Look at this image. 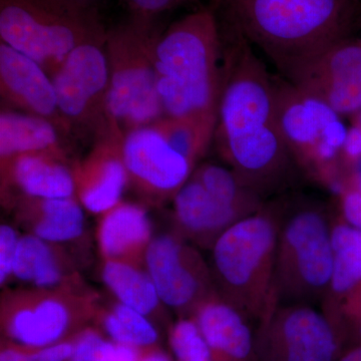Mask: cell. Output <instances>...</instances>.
Segmentation results:
<instances>
[{
  "label": "cell",
  "mask_w": 361,
  "mask_h": 361,
  "mask_svg": "<svg viewBox=\"0 0 361 361\" xmlns=\"http://www.w3.org/2000/svg\"><path fill=\"white\" fill-rule=\"evenodd\" d=\"M75 1L80 2V4H85V6H92V4L94 1V0H75Z\"/></svg>",
  "instance_id": "74e56055"
},
{
  "label": "cell",
  "mask_w": 361,
  "mask_h": 361,
  "mask_svg": "<svg viewBox=\"0 0 361 361\" xmlns=\"http://www.w3.org/2000/svg\"><path fill=\"white\" fill-rule=\"evenodd\" d=\"M153 238L151 218L141 204L121 201L99 216L97 241L102 260L145 263Z\"/></svg>",
  "instance_id": "ffe728a7"
},
{
  "label": "cell",
  "mask_w": 361,
  "mask_h": 361,
  "mask_svg": "<svg viewBox=\"0 0 361 361\" xmlns=\"http://www.w3.org/2000/svg\"><path fill=\"white\" fill-rule=\"evenodd\" d=\"M102 282L116 300L156 320L165 317L166 310L145 263L102 260Z\"/></svg>",
  "instance_id": "cb8c5ba5"
},
{
  "label": "cell",
  "mask_w": 361,
  "mask_h": 361,
  "mask_svg": "<svg viewBox=\"0 0 361 361\" xmlns=\"http://www.w3.org/2000/svg\"><path fill=\"white\" fill-rule=\"evenodd\" d=\"M216 14L200 9L173 23L157 37L155 63L164 115L215 130L224 66Z\"/></svg>",
  "instance_id": "3957f363"
},
{
  "label": "cell",
  "mask_w": 361,
  "mask_h": 361,
  "mask_svg": "<svg viewBox=\"0 0 361 361\" xmlns=\"http://www.w3.org/2000/svg\"><path fill=\"white\" fill-rule=\"evenodd\" d=\"M56 123L42 116L2 109L0 113V163L20 155L51 153L66 156Z\"/></svg>",
  "instance_id": "603a6c76"
},
{
  "label": "cell",
  "mask_w": 361,
  "mask_h": 361,
  "mask_svg": "<svg viewBox=\"0 0 361 361\" xmlns=\"http://www.w3.org/2000/svg\"><path fill=\"white\" fill-rule=\"evenodd\" d=\"M139 361H174V360L172 355H169L158 345L155 348L144 349Z\"/></svg>",
  "instance_id": "d590c367"
},
{
  "label": "cell",
  "mask_w": 361,
  "mask_h": 361,
  "mask_svg": "<svg viewBox=\"0 0 361 361\" xmlns=\"http://www.w3.org/2000/svg\"><path fill=\"white\" fill-rule=\"evenodd\" d=\"M168 341L174 361H214L211 349L192 317H180L171 323Z\"/></svg>",
  "instance_id": "f1b7e54d"
},
{
  "label": "cell",
  "mask_w": 361,
  "mask_h": 361,
  "mask_svg": "<svg viewBox=\"0 0 361 361\" xmlns=\"http://www.w3.org/2000/svg\"><path fill=\"white\" fill-rule=\"evenodd\" d=\"M157 37L153 20L135 16L106 32L109 115L115 130L123 135L165 116L158 92Z\"/></svg>",
  "instance_id": "52a82bcc"
},
{
  "label": "cell",
  "mask_w": 361,
  "mask_h": 361,
  "mask_svg": "<svg viewBox=\"0 0 361 361\" xmlns=\"http://www.w3.org/2000/svg\"><path fill=\"white\" fill-rule=\"evenodd\" d=\"M20 234L13 226H0V285L6 286L11 279L13 266L18 243Z\"/></svg>",
  "instance_id": "d6a6232c"
},
{
  "label": "cell",
  "mask_w": 361,
  "mask_h": 361,
  "mask_svg": "<svg viewBox=\"0 0 361 361\" xmlns=\"http://www.w3.org/2000/svg\"><path fill=\"white\" fill-rule=\"evenodd\" d=\"M355 116H357V118H358L357 127H356V128H358V129L361 130V111L360 114H357V115H356Z\"/></svg>",
  "instance_id": "f35d334b"
},
{
  "label": "cell",
  "mask_w": 361,
  "mask_h": 361,
  "mask_svg": "<svg viewBox=\"0 0 361 361\" xmlns=\"http://www.w3.org/2000/svg\"><path fill=\"white\" fill-rule=\"evenodd\" d=\"M274 82L280 130L301 174L327 187H341L342 149L348 133L326 104L283 80Z\"/></svg>",
  "instance_id": "9c48e42d"
},
{
  "label": "cell",
  "mask_w": 361,
  "mask_h": 361,
  "mask_svg": "<svg viewBox=\"0 0 361 361\" xmlns=\"http://www.w3.org/2000/svg\"><path fill=\"white\" fill-rule=\"evenodd\" d=\"M346 348L322 308L278 304L257 323L254 361H336Z\"/></svg>",
  "instance_id": "8fae6325"
},
{
  "label": "cell",
  "mask_w": 361,
  "mask_h": 361,
  "mask_svg": "<svg viewBox=\"0 0 361 361\" xmlns=\"http://www.w3.org/2000/svg\"><path fill=\"white\" fill-rule=\"evenodd\" d=\"M193 176L216 198L244 215L255 213L267 202L246 187L229 167L206 163L195 169Z\"/></svg>",
  "instance_id": "4316f807"
},
{
  "label": "cell",
  "mask_w": 361,
  "mask_h": 361,
  "mask_svg": "<svg viewBox=\"0 0 361 361\" xmlns=\"http://www.w3.org/2000/svg\"><path fill=\"white\" fill-rule=\"evenodd\" d=\"M214 139L221 157L246 187L267 201L301 174L285 144L274 82L251 44L231 21Z\"/></svg>",
  "instance_id": "6da1fadb"
},
{
  "label": "cell",
  "mask_w": 361,
  "mask_h": 361,
  "mask_svg": "<svg viewBox=\"0 0 361 361\" xmlns=\"http://www.w3.org/2000/svg\"><path fill=\"white\" fill-rule=\"evenodd\" d=\"M174 231L198 248L210 250L218 237L246 217L211 194L192 174L173 199Z\"/></svg>",
  "instance_id": "ac0fdd59"
},
{
  "label": "cell",
  "mask_w": 361,
  "mask_h": 361,
  "mask_svg": "<svg viewBox=\"0 0 361 361\" xmlns=\"http://www.w3.org/2000/svg\"><path fill=\"white\" fill-rule=\"evenodd\" d=\"M327 316L341 330L348 348L361 341V284Z\"/></svg>",
  "instance_id": "f546056e"
},
{
  "label": "cell",
  "mask_w": 361,
  "mask_h": 361,
  "mask_svg": "<svg viewBox=\"0 0 361 361\" xmlns=\"http://www.w3.org/2000/svg\"><path fill=\"white\" fill-rule=\"evenodd\" d=\"M0 94L6 109L47 118L66 133L49 73L37 61L2 42Z\"/></svg>",
  "instance_id": "e0dca14e"
},
{
  "label": "cell",
  "mask_w": 361,
  "mask_h": 361,
  "mask_svg": "<svg viewBox=\"0 0 361 361\" xmlns=\"http://www.w3.org/2000/svg\"><path fill=\"white\" fill-rule=\"evenodd\" d=\"M84 207L75 197L68 198H21L11 210L20 227L51 243L77 241L84 236Z\"/></svg>",
  "instance_id": "44dd1931"
},
{
  "label": "cell",
  "mask_w": 361,
  "mask_h": 361,
  "mask_svg": "<svg viewBox=\"0 0 361 361\" xmlns=\"http://www.w3.org/2000/svg\"><path fill=\"white\" fill-rule=\"evenodd\" d=\"M122 157L128 187L152 205L173 200L196 169L153 125L123 135Z\"/></svg>",
  "instance_id": "4fadbf2b"
},
{
  "label": "cell",
  "mask_w": 361,
  "mask_h": 361,
  "mask_svg": "<svg viewBox=\"0 0 361 361\" xmlns=\"http://www.w3.org/2000/svg\"><path fill=\"white\" fill-rule=\"evenodd\" d=\"M94 322L111 341L142 350L155 348L160 341L153 320L116 299L103 301L101 298Z\"/></svg>",
  "instance_id": "484cf974"
},
{
  "label": "cell",
  "mask_w": 361,
  "mask_h": 361,
  "mask_svg": "<svg viewBox=\"0 0 361 361\" xmlns=\"http://www.w3.org/2000/svg\"><path fill=\"white\" fill-rule=\"evenodd\" d=\"M1 202L11 210L21 198L75 196L73 165L68 157L51 153L25 154L0 163Z\"/></svg>",
  "instance_id": "2e32d148"
},
{
  "label": "cell",
  "mask_w": 361,
  "mask_h": 361,
  "mask_svg": "<svg viewBox=\"0 0 361 361\" xmlns=\"http://www.w3.org/2000/svg\"><path fill=\"white\" fill-rule=\"evenodd\" d=\"M73 350V339L42 348H23L2 341L0 361H68Z\"/></svg>",
  "instance_id": "4dcf8cb0"
},
{
  "label": "cell",
  "mask_w": 361,
  "mask_h": 361,
  "mask_svg": "<svg viewBox=\"0 0 361 361\" xmlns=\"http://www.w3.org/2000/svg\"><path fill=\"white\" fill-rule=\"evenodd\" d=\"M28 287L54 288L84 281L63 245L25 234L20 237L11 279Z\"/></svg>",
  "instance_id": "7402d4cb"
},
{
  "label": "cell",
  "mask_w": 361,
  "mask_h": 361,
  "mask_svg": "<svg viewBox=\"0 0 361 361\" xmlns=\"http://www.w3.org/2000/svg\"><path fill=\"white\" fill-rule=\"evenodd\" d=\"M228 18L291 82L323 52L353 37L361 0H224Z\"/></svg>",
  "instance_id": "7a4b0ae2"
},
{
  "label": "cell",
  "mask_w": 361,
  "mask_h": 361,
  "mask_svg": "<svg viewBox=\"0 0 361 361\" xmlns=\"http://www.w3.org/2000/svg\"><path fill=\"white\" fill-rule=\"evenodd\" d=\"M106 35L92 6L75 0H0L1 42L51 78L73 49Z\"/></svg>",
  "instance_id": "8992f818"
},
{
  "label": "cell",
  "mask_w": 361,
  "mask_h": 361,
  "mask_svg": "<svg viewBox=\"0 0 361 361\" xmlns=\"http://www.w3.org/2000/svg\"><path fill=\"white\" fill-rule=\"evenodd\" d=\"M190 317L200 329L214 361H254L251 320L217 293L199 304Z\"/></svg>",
  "instance_id": "d6986e66"
},
{
  "label": "cell",
  "mask_w": 361,
  "mask_h": 361,
  "mask_svg": "<svg viewBox=\"0 0 361 361\" xmlns=\"http://www.w3.org/2000/svg\"><path fill=\"white\" fill-rule=\"evenodd\" d=\"M334 270L329 292L322 305L331 314L341 301L361 284V230L344 222L339 216L332 222Z\"/></svg>",
  "instance_id": "d4e9b609"
},
{
  "label": "cell",
  "mask_w": 361,
  "mask_h": 361,
  "mask_svg": "<svg viewBox=\"0 0 361 361\" xmlns=\"http://www.w3.org/2000/svg\"><path fill=\"white\" fill-rule=\"evenodd\" d=\"M282 201L275 264L276 305L306 304L322 307L334 270V217L322 202Z\"/></svg>",
  "instance_id": "5b68a950"
},
{
  "label": "cell",
  "mask_w": 361,
  "mask_h": 361,
  "mask_svg": "<svg viewBox=\"0 0 361 361\" xmlns=\"http://www.w3.org/2000/svg\"><path fill=\"white\" fill-rule=\"evenodd\" d=\"M106 37L73 49L51 77L66 134L90 137L94 142L122 134L115 130L109 115Z\"/></svg>",
  "instance_id": "30bf717a"
},
{
  "label": "cell",
  "mask_w": 361,
  "mask_h": 361,
  "mask_svg": "<svg viewBox=\"0 0 361 361\" xmlns=\"http://www.w3.org/2000/svg\"><path fill=\"white\" fill-rule=\"evenodd\" d=\"M336 361H361V341L344 349Z\"/></svg>",
  "instance_id": "8d00e7d4"
},
{
  "label": "cell",
  "mask_w": 361,
  "mask_h": 361,
  "mask_svg": "<svg viewBox=\"0 0 361 361\" xmlns=\"http://www.w3.org/2000/svg\"><path fill=\"white\" fill-rule=\"evenodd\" d=\"M123 137L111 134L97 140L82 160L73 163L75 198L94 215L101 216L120 203L129 184L122 157Z\"/></svg>",
  "instance_id": "9a60e30c"
},
{
  "label": "cell",
  "mask_w": 361,
  "mask_h": 361,
  "mask_svg": "<svg viewBox=\"0 0 361 361\" xmlns=\"http://www.w3.org/2000/svg\"><path fill=\"white\" fill-rule=\"evenodd\" d=\"M152 125L161 133L176 151L191 161L195 167L208 151L215 134V130L184 118L164 116Z\"/></svg>",
  "instance_id": "83f0119b"
},
{
  "label": "cell",
  "mask_w": 361,
  "mask_h": 361,
  "mask_svg": "<svg viewBox=\"0 0 361 361\" xmlns=\"http://www.w3.org/2000/svg\"><path fill=\"white\" fill-rule=\"evenodd\" d=\"M283 201L266 202L218 237L211 272L221 298L258 323L275 305L274 279Z\"/></svg>",
  "instance_id": "277c9868"
},
{
  "label": "cell",
  "mask_w": 361,
  "mask_h": 361,
  "mask_svg": "<svg viewBox=\"0 0 361 361\" xmlns=\"http://www.w3.org/2000/svg\"><path fill=\"white\" fill-rule=\"evenodd\" d=\"M289 82L341 116L357 115L361 111V39L350 37L334 44Z\"/></svg>",
  "instance_id": "5bb4252c"
},
{
  "label": "cell",
  "mask_w": 361,
  "mask_h": 361,
  "mask_svg": "<svg viewBox=\"0 0 361 361\" xmlns=\"http://www.w3.org/2000/svg\"><path fill=\"white\" fill-rule=\"evenodd\" d=\"M145 266L161 302L178 318L190 317L199 304L217 293L210 265L198 247L174 230L154 237Z\"/></svg>",
  "instance_id": "7c38bea8"
},
{
  "label": "cell",
  "mask_w": 361,
  "mask_h": 361,
  "mask_svg": "<svg viewBox=\"0 0 361 361\" xmlns=\"http://www.w3.org/2000/svg\"><path fill=\"white\" fill-rule=\"evenodd\" d=\"M142 353V349L118 343L106 337L97 348L92 361H139Z\"/></svg>",
  "instance_id": "836d02e7"
},
{
  "label": "cell",
  "mask_w": 361,
  "mask_h": 361,
  "mask_svg": "<svg viewBox=\"0 0 361 361\" xmlns=\"http://www.w3.org/2000/svg\"><path fill=\"white\" fill-rule=\"evenodd\" d=\"M338 216L344 222L361 230V188L355 183H342L339 188Z\"/></svg>",
  "instance_id": "1f68e13d"
},
{
  "label": "cell",
  "mask_w": 361,
  "mask_h": 361,
  "mask_svg": "<svg viewBox=\"0 0 361 361\" xmlns=\"http://www.w3.org/2000/svg\"><path fill=\"white\" fill-rule=\"evenodd\" d=\"M187 0H125L135 16L153 20L158 14L184 4Z\"/></svg>",
  "instance_id": "e575fe53"
},
{
  "label": "cell",
  "mask_w": 361,
  "mask_h": 361,
  "mask_svg": "<svg viewBox=\"0 0 361 361\" xmlns=\"http://www.w3.org/2000/svg\"><path fill=\"white\" fill-rule=\"evenodd\" d=\"M101 295L85 282L6 289L0 299L2 341L42 348L68 341L94 322Z\"/></svg>",
  "instance_id": "ba28073f"
}]
</instances>
